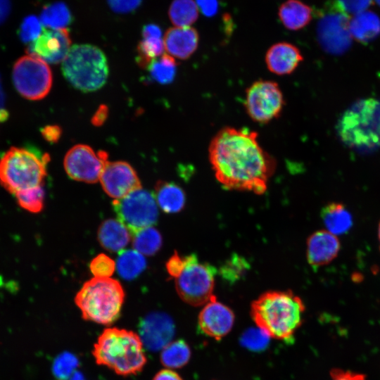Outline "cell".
<instances>
[{
	"label": "cell",
	"instance_id": "9c48e42d",
	"mask_svg": "<svg viewBox=\"0 0 380 380\" xmlns=\"http://www.w3.org/2000/svg\"><path fill=\"white\" fill-rule=\"evenodd\" d=\"M12 78L18 92L30 100H40L49 92L52 73L47 63L28 54L20 57L13 65Z\"/></svg>",
	"mask_w": 380,
	"mask_h": 380
},
{
	"label": "cell",
	"instance_id": "d6986e66",
	"mask_svg": "<svg viewBox=\"0 0 380 380\" xmlns=\"http://www.w3.org/2000/svg\"><path fill=\"white\" fill-rule=\"evenodd\" d=\"M300 50L287 42H279L272 45L265 55L268 70L278 75L291 74L303 61Z\"/></svg>",
	"mask_w": 380,
	"mask_h": 380
},
{
	"label": "cell",
	"instance_id": "2e32d148",
	"mask_svg": "<svg viewBox=\"0 0 380 380\" xmlns=\"http://www.w3.org/2000/svg\"><path fill=\"white\" fill-rule=\"evenodd\" d=\"M234 319L233 311L213 296L200 312L198 324L203 333L219 341L232 330Z\"/></svg>",
	"mask_w": 380,
	"mask_h": 380
},
{
	"label": "cell",
	"instance_id": "ac0fdd59",
	"mask_svg": "<svg viewBox=\"0 0 380 380\" xmlns=\"http://www.w3.org/2000/svg\"><path fill=\"white\" fill-rule=\"evenodd\" d=\"M341 243L338 236L326 229L312 233L307 241V260L312 267L330 263L338 255Z\"/></svg>",
	"mask_w": 380,
	"mask_h": 380
},
{
	"label": "cell",
	"instance_id": "816d5d0a",
	"mask_svg": "<svg viewBox=\"0 0 380 380\" xmlns=\"http://www.w3.org/2000/svg\"><path fill=\"white\" fill-rule=\"evenodd\" d=\"M4 100H5L4 93L3 91V87H2L1 77H0V107L1 108H4Z\"/></svg>",
	"mask_w": 380,
	"mask_h": 380
},
{
	"label": "cell",
	"instance_id": "cb8c5ba5",
	"mask_svg": "<svg viewBox=\"0 0 380 380\" xmlns=\"http://www.w3.org/2000/svg\"><path fill=\"white\" fill-rule=\"evenodd\" d=\"M153 196L159 207L167 213L181 211L186 202L184 191L173 182L162 180L157 182Z\"/></svg>",
	"mask_w": 380,
	"mask_h": 380
},
{
	"label": "cell",
	"instance_id": "4316f807",
	"mask_svg": "<svg viewBox=\"0 0 380 380\" xmlns=\"http://www.w3.org/2000/svg\"><path fill=\"white\" fill-rule=\"evenodd\" d=\"M146 262L141 253L136 250L119 252L116 267L119 275L125 279H133L146 268Z\"/></svg>",
	"mask_w": 380,
	"mask_h": 380
},
{
	"label": "cell",
	"instance_id": "52a82bcc",
	"mask_svg": "<svg viewBox=\"0 0 380 380\" xmlns=\"http://www.w3.org/2000/svg\"><path fill=\"white\" fill-rule=\"evenodd\" d=\"M65 79L84 92L101 88L108 76V65L104 53L91 44L72 46L62 63Z\"/></svg>",
	"mask_w": 380,
	"mask_h": 380
},
{
	"label": "cell",
	"instance_id": "484cf974",
	"mask_svg": "<svg viewBox=\"0 0 380 380\" xmlns=\"http://www.w3.org/2000/svg\"><path fill=\"white\" fill-rule=\"evenodd\" d=\"M191 354V348L185 341L176 340L161 350L160 362L167 369H179L189 362Z\"/></svg>",
	"mask_w": 380,
	"mask_h": 380
},
{
	"label": "cell",
	"instance_id": "e575fe53",
	"mask_svg": "<svg viewBox=\"0 0 380 380\" xmlns=\"http://www.w3.org/2000/svg\"><path fill=\"white\" fill-rule=\"evenodd\" d=\"M270 337L260 328L246 330L241 338V344L251 350H261L267 347Z\"/></svg>",
	"mask_w": 380,
	"mask_h": 380
},
{
	"label": "cell",
	"instance_id": "f35d334b",
	"mask_svg": "<svg viewBox=\"0 0 380 380\" xmlns=\"http://www.w3.org/2000/svg\"><path fill=\"white\" fill-rule=\"evenodd\" d=\"M336 1L347 14L353 15L366 11L372 3V0H336Z\"/></svg>",
	"mask_w": 380,
	"mask_h": 380
},
{
	"label": "cell",
	"instance_id": "277c9868",
	"mask_svg": "<svg viewBox=\"0 0 380 380\" xmlns=\"http://www.w3.org/2000/svg\"><path fill=\"white\" fill-rule=\"evenodd\" d=\"M124 300L125 292L118 280L97 277L86 281L75 298L84 319L103 325L120 317Z\"/></svg>",
	"mask_w": 380,
	"mask_h": 380
},
{
	"label": "cell",
	"instance_id": "83f0119b",
	"mask_svg": "<svg viewBox=\"0 0 380 380\" xmlns=\"http://www.w3.org/2000/svg\"><path fill=\"white\" fill-rule=\"evenodd\" d=\"M42 24L49 29H66L72 20V14L63 2H56L45 6L40 15Z\"/></svg>",
	"mask_w": 380,
	"mask_h": 380
},
{
	"label": "cell",
	"instance_id": "f546056e",
	"mask_svg": "<svg viewBox=\"0 0 380 380\" xmlns=\"http://www.w3.org/2000/svg\"><path fill=\"white\" fill-rule=\"evenodd\" d=\"M132 236L134 248L142 255H153L162 246L160 233L152 227L142 229Z\"/></svg>",
	"mask_w": 380,
	"mask_h": 380
},
{
	"label": "cell",
	"instance_id": "7a4b0ae2",
	"mask_svg": "<svg viewBox=\"0 0 380 380\" xmlns=\"http://www.w3.org/2000/svg\"><path fill=\"white\" fill-rule=\"evenodd\" d=\"M305 305L291 291H267L251 304V315L258 328L270 337L290 339L301 326Z\"/></svg>",
	"mask_w": 380,
	"mask_h": 380
},
{
	"label": "cell",
	"instance_id": "7c38bea8",
	"mask_svg": "<svg viewBox=\"0 0 380 380\" xmlns=\"http://www.w3.org/2000/svg\"><path fill=\"white\" fill-rule=\"evenodd\" d=\"M284 104L282 91L274 81L257 80L246 91L245 109L256 122L266 124L277 118Z\"/></svg>",
	"mask_w": 380,
	"mask_h": 380
},
{
	"label": "cell",
	"instance_id": "5b68a950",
	"mask_svg": "<svg viewBox=\"0 0 380 380\" xmlns=\"http://www.w3.org/2000/svg\"><path fill=\"white\" fill-rule=\"evenodd\" d=\"M338 132L341 140L351 148L369 150L380 146V101H357L342 115Z\"/></svg>",
	"mask_w": 380,
	"mask_h": 380
},
{
	"label": "cell",
	"instance_id": "4fadbf2b",
	"mask_svg": "<svg viewBox=\"0 0 380 380\" xmlns=\"http://www.w3.org/2000/svg\"><path fill=\"white\" fill-rule=\"evenodd\" d=\"M107 162L108 154L105 151L96 153L87 145L78 144L67 152L64 158V167L71 179L86 183H95L99 180Z\"/></svg>",
	"mask_w": 380,
	"mask_h": 380
},
{
	"label": "cell",
	"instance_id": "8992f818",
	"mask_svg": "<svg viewBox=\"0 0 380 380\" xmlns=\"http://www.w3.org/2000/svg\"><path fill=\"white\" fill-rule=\"evenodd\" d=\"M49 154L12 147L0 160V183L12 194L42 186L46 175Z\"/></svg>",
	"mask_w": 380,
	"mask_h": 380
},
{
	"label": "cell",
	"instance_id": "c3c4849f",
	"mask_svg": "<svg viewBox=\"0 0 380 380\" xmlns=\"http://www.w3.org/2000/svg\"><path fill=\"white\" fill-rule=\"evenodd\" d=\"M9 11V0H0V24L6 19L8 15Z\"/></svg>",
	"mask_w": 380,
	"mask_h": 380
},
{
	"label": "cell",
	"instance_id": "d590c367",
	"mask_svg": "<svg viewBox=\"0 0 380 380\" xmlns=\"http://www.w3.org/2000/svg\"><path fill=\"white\" fill-rule=\"evenodd\" d=\"M115 261L106 254L101 253L90 262L89 268L97 278H110L115 270Z\"/></svg>",
	"mask_w": 380,
	"mask_h": 380
},
{
	"label": "cell",
	"instance_id": "30bf717a",
	"mask_svg": "<svg viewBox=\"0 0 380 380\" xmlns=\"http://www.w3.org/2000/svg\"><path fill=\"white\" fill-rule=\"evenodd\" d=\"M349 15L337 4L329 2L319 11L317 37L322 48L331 54H341L350 46Z\"/></svg>",
	"mask_w": 380,
	"mask_h": 380
},
{
	"label": "cell",
	"instance_id": "e0dca14e",
	"mask_svg": "<svg viewBox=\"0 0 380 380\" xmlns=\"http://www.w3.org/2000/svg\"><path fill=\"white\" fill-rule=\"evenodd\" d=\"M139 332L144 346L151 351H158L171 342L175 325L168 315L152 312L141 319Z\"/></svg>",
	"mask_w": 380,
	"mask_h": 380
},
{
	"label": "cell",
	"instance_id": "8d00e7d4",
	"mask_svg": "<svg viewBox=\"0 0 380 380\" xmlns=\"http://www.w3.org/2000/svg\"><path fill=\"white\" fill-rule=\"evenodd\" d=\"M43 31L41 20L35 15H28L20 27V38L25 43L34 42Z\"/></svg>",
	"mask_w": 380,
	"mask_h": 380
},
{
	"label": "cell",
	"instance_id": "bcb514c9",
	"mask_svg": "<svg viewBox=\"0 0 380 380\" xmlns=\"http://www.w3.org/2000/svg\"><path fill=\"white\" fill-rule=\"evenodd\" d=\"M152 380H183L176 372L170 369L160 370L153 376Z\"/></svg>",
	"mask_w": 380,
	"mask_h": 380
},
{
	"label": "cell",
	"instance_id": "ffe728a7",
	"mask_svg": "<svg viewBox=\"0 0 380 380\" xmlns=\"http://www.w3.org/2000/svg\"><path fill=\"white\" fill-rule=\"evenodd\" d=\"M199 37L196 29L191 27H174L169 28L164 36L165 49L173 58L186 59L196 50Z\"/></svg>",
	"mask_w": 380,
	"mask_h": 380
},
{
	"label": "cell",
	"instance_id": "ab89813d",
	"mask_svg": "<svg viewBox=\"0 0 380 380\" xmlns=\"http://www.w3.org/2000/svg\"><path fill=\"white\" fill-rule=\"evenodd\" d=\"M187 255L181 256L177 252H175L166 262V270L168 274L171 277L177 278L184 270Z\"/></svg>",
	"mask_w": 380,
	"mask_h": 380
},
{
	"label": "cell",
	"instance_id": "9a60e30c",
	"mask_svg": "<svg viewBox=\"0 0 380 380\" xmlns=\"http://www.w3.org/2000/svg\"><path fill=\"white\" fill-rule=\"evenodd\" d=\"M71 39L66 29H44L27 48L29 54L36 56L46 63L63 62L70 49Z\"/></svg>",
	"mask_w": 380,
	"mask_h": 380
},
{
	"label": "cell",
	"instance_id": "44dd1931",
	"mask_svg": "<svg viewBox=\"0 0 380 380\" xmlns=\"http://www.w3.org/2000/svg\"><path fill=\"white\" fill-rule=\"evenodd\" d=\"M131 238L129 229L118 220L108 219L99 228V241L102 247L110 252L122 251Z\"/></svg>",
	"mask_w": 380,
	"mask_h": 380
},
{
	"label": "cell",
	"instance_id": "8fae6325",
	"mask_svg": "<svg viewBox=\"0 0 380 380\" xmlns=\"http://www.w3.org/2000/svg\"><path fill=\"white\" fill-rule=\"evenodd\" d=\"M157 205L154 196L141 188L113 201L118 220L129 229L132 236L155 224L158 217Z\"/></svg>",
	"mask_w": 380,
	"mask_h": 380
},
{
	"label": "cell",
	"instance_id": "db71d44e",
	"mask_svg": "<svg viewBox=\"0 0 380 380\" xmlns=\"http://www.w3.org/2000/svg\"><path fill=\"white\" fill-rule=\"evenodd\" d=\"M374 1L380 6V0H374Z\"/></svg>",
	"mask_w": 380,
	"mask_h": 380
},
{
	"label": "cell",
	"instance_id": "3957f363",
	"mask_svg": "<svg viewBox=\"0 0 380 380\" xmlns=\"http://www.w3.org/2000/svg\"><path fill=\"white\" fill-rule=\"evenodd\" d=\"M92 354L99 365L125 376L139 373L147 362L139 334L118 327L103 331L94 345Z\"/></svg>",
	"mask_w": 380,
	"mask_h": 380
},
{
	"label": "cell",
	"instance_id": "7402d4cb",
	"mask_svg": "<svg viewBox=\"0 0 380 380\" xmlns=\"http://www.w3.org/2000/svg\"><path fill=\"white\" fill-rule=\"evenodd\" d=\"M349 30L355 41L369 43L380 34V18L370 11L360 12L350 20Z\"/></svg>",
	"mask_w": 380,
	"mask_h": 380
},
{
	"label": "cell",
	"instance_id": "d4e9b609",
	"mask_svg": "<svg viewBox=\"0 0 380 380\" xmlns=\"http://www.w3.org/2000/svg\"><path fill=\"white\" fill-rule=\"evenodd\" d=\"M312 10L298 0H288L279 9V17L289 30H298L306 26L312 19Z\"/></svg>",
	"mask_w": 380,
	"mask_h": 380
},
{
	"label": "cell",
	"instance_id": "836d02e7",
	"mask_svg": "<svg viewBox=\"0 0 380 380\" xmlns=\"http://www.w3.org/2000/svg\"><path fill=\"white\" fill-rule=\"evenodd\" d=\"M79 365L76 355L70 352H63L53 360L52 372L58 380H65L77 371Z\"/></svg>",
	"mask_w": 380,
	"mask_h": 380
},
{
	"label": "cell",
	"instance_id": "ba28073f",
	"mask_svg": "<svg viewBox=\"0 0 380 380\" xmlns=\"http://www.w3.org/2000/svg\"><path fill=\"white\" fill-rule=\"evenodd\" d=\"M216 270L210 265L199 262L196 255H187L186 265L175 278L179 296L185 303L199 306L207 303L213 294Z\"/></svg>",
	"mask_w": 380,
	"mask_h": 380
},
{
	"label": "cell",
	"instance_id": "6da1fadb",
	"mask_svg": "<svg viewBox=\"0 0 380 380\" xmlns=\"http://www.w3.org/2000/svg\"><path fill=\"white\" fill-rule=\"evenodd\" d=\"M208 158L215 176L227 189L263 194L277 163L260 146L258 132L226 127L213 137Z\"/></svg>",
	"mask_w": 380,
	"mask_h": 380
},
{
	"label": "cell",
	"instance_id": "d6a6232c",
	"mask_svg": "<svg viewBox=\"0 0 380 380\" xmlns=\"http://www.w3.org/2000/svg\"><path fill=\"white\" fill-rule=\"evenodd\" d=\"M19 205L32 212H40L44 206V191L42 186L19 191L15 194Z\"/></svg>",
	"mask_w": 380,
	"mask_h": 380
},
{
	"label": "cell",
	"instance_id": "1f68e13d",
	"mask_svg": "<svg viewBox=\"0 0 380 380\" xmlns=\"http://www.w3.org/2000/svg\"><path fill=\"white\" fill-rule=\"evenodd\" d=\"M148 68L153 80L162 84H167L171 83L175 77L177 63L172 56L163 54L160 58L154 59Z\"/></svg>",
	"mask_w": 380,
	"mask_h": 380
},
{
	"label": "cell",
	"instance_id": "f1b7e54d",
	"mask_svg": "<svg viewBox=\"0 0 380 380\" xmlns=\"http://www.w3.org/2000/svg\"><path fill=\"white\" fill-rule=\"evenodd\" d=\"M168 15L176 27H189L198 18L197 4L194 0H174L169 8Z\"/></svg>",
	"mask_w": 380,
	"mask_h": 380
},
{
	"label": "cell",
	"instance_id": "60d3db41",
	"mask_svg": "<svg viewBox=\"0 0 380 380\" xmlns=\"http://www.w3.org/2000/svg\"><path fill=\"white\" fill-rule=\"evenodd\" d=\"M110 8L118 13H127L137 9L142 0H107Z\"/></svg>",
	"mask_w": 380,
	"mask_h": 380
},
{
	"label": "cell",
	"instance_id": "f907efd6",
	"mask_svg": "<svg viewBox=\"0 0 380 380\" xmlns=\"http://www.w3.org/2000/svg\"><path fill=\"white\" fill-rule=\"evenodd\" d=\"M8 117V113L4 108L0 107V122L5 121Z\"/></svg>",
	"mask_w": 380,
	"mask_h": 380
},
{
	"label": "cell",
	"instance_id": "7dc6e473",
	"mask_svg": "<svg viewBox=\"0 0 380 380\" xmlns=\"http://www.w3.org/2000/svg\"><path fill=\"white\" fill-rule=\"evenodd\" d=\"M162 37L160 28L155 24H148L143 27L142 37Z\"/></svg>",
	"mask_w": 380,
	"mask_h": 380
},
{
	"label": "cell",
	"instance_id": "74e56055",
	"mask_svg": "<svg viewBox=\"0 0 380 380\" xmlns=\"http://www.w3.org/2000/svg\"><path fill=\"white\" fill-rule=\"evenodd\" d=\"M246 262L239 256L232 257L222 269V275L227 279H238L247 269Z\"/></svg>",
	"mask_w": 380,
	"mask_h": 380
},
{
	"label": "cell",
	"instance_id": "ee69618b",
	"mask_svg": "<svg viewBox=\"0 0 380 380\" xmlns=\"http://www.w3.org/2000/svg\"><path fill=\"white\" fill-rule=\"evenodd\" d=\"M196 4L201 11L206 16H213L217 12L218 3L217 0H196Z\"/></svg>",
	"mask_w": 380,
	"mask_h": 380
},
{
	"label": "cell",
	"instance_id": "5bb4252c",
	"mask_svg": "<svg viewBox=\"0 0 380 380\" xmlns=\"http://www.w3.org/2000/svg\"><path fill=\"white\" fill-rule=\"evenodd\" d=\"M104 191L119 199L141 188L134 169L125 161L107 162L99 179Z\"/></svg>",
	"mask_w": 380,
	"mask_h": 380
},
{
	"label": "cell",
	"instance_id": "7bdbcfd3",
	"mask_svg": "<svg viewBox=\"0 0 380 380\" xmlns=\"http://www.w3.org/2000/svg\"><path fill=\"white\" fill-rule=\"evenodd\" d=\"M43 138L49 143H56L62 134L61 128L58 125H47L41 129Z\"/></svg>",
	"mask_w": 380,
	"mask_h": 380
},
{
	"label": "cell",
	"instance_id": "4dcf8cb0",
	"mask_svg": "<svg viewBox=\"0 0 380 380\" xmlns=\"http://www.w3.org/2000/svg\"><path fill=\"white\" fill-rule=\"evenodd\" d=\"M137 46V62L142 68H146L157 57L163 55L164 42L160 37H142Z\"/></svg>",
	"mask_w": 380,
	"mask_h": 380
},
{
	"label": "cell",
	"instance_id": "f6af8a7d",
	"mask_svg": "<svg viewBox=\"0 0 380 380\" xmlns=\"http://www.w3.org/2000/svg\"><path fill=\"white\" fill-rule=\"evenodd\" d=\"M108 115V107L106 105H101L92 117V124L95 126L102 125L107 119Z\"/></svg>",
	"mask_w": 380,
	"mask_h": 380
},
{
	"label": "cell",
	"instance_id": "f5cc1de1",
	"mask_svg": "<svg viewBox=\"0 0 380 380\" xmlns=\"http://www.w3.org/2000/svg\"><path fill=\"white\" fill-rule=\"evenodd\" d=\"M378 239H379V249H380V222H379V226H378Z\"/></svg>",
	"mask_w": 380,
	"mask_h": 380
},
{
	"label": "cell",
	"instance_id": "681fc988",
	"mask_svg": "<svg viewBox=\"0 0 380 380\" xmlns=\"http://www.w3.org/2000/svg\"><path fill=\"white\" fill-rule=\"evenodd\" d=\"M65 380H85V379L82 372L76 371L70 377Z\"/></svg>",
	"mask_w": 380,
	"mask_h": 380
},
{
	"label": "cell",
	"instance_id": "603a6c76",
	"mask_svg": "<svg viewBox=\"0 0 380 380\" xmlns=\"http://www.w3.org/2000/svg\"><path fill=\"white\" fill-rule=\"evenodd\" d=\"M321 217L326 230L334 235L347 233L353 226V217L345 205L331 202L323 207Z\"/></svg>",
	"mask_w": 380,
	"mask_h": 380
},
{
	"label": "cell",
	"instance_id": "b9f144b4",
	"mask_svg": "<svg viewBox=\"0 0 380 380\" xmlns=\"http://www.w3.org/2000/svg\"><path fill=\"white\" fill-rule=\"evenodd\" d=\"M331 380H366L365 374L341 369H333L330 371Z\"/></svg>",
	"mask_w": 380,
	"mask_h": 380
}]
</instances>
